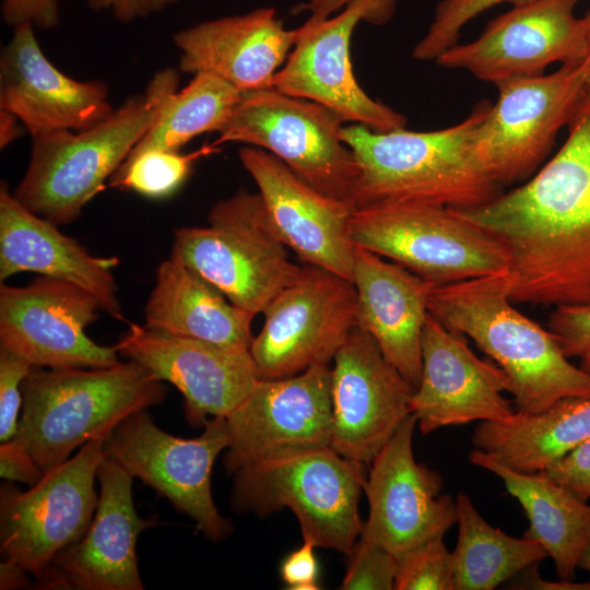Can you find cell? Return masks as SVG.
<instances>
[{
    "label": "cell",
    "mask_w": 590,
    "mask_h": 590,
    "mask_svg": "<svg viewBox=\"0 0 590 590\" xmlns=\"http://www.w3.org/2000/svg\"><path fill=\"white\" fill-rule=\"evenodd\" d=\"M458 541L452 553L455 590H492L547 555L538 542L492 527L472 499L456 497Z\"/></svg>",
    "instance_id": "cell-31"
},
{
    "label": "cell",
    "mask_w": 590,
    "mask_h": 590,
    "mask_svg": "<svg viewBox=\"0 0 590 590\" xmlns=\"http://www.w3.org/2000/svg\"><path fill=\"white\" fill-rule=\"evenodd\" d=\"M586 93L590 95V46L587 57Z\"/></svg>",
    "instance_id": "cell-49"
},
{
    "label": "cell",
    "mask_w": 590,
    "mask_h": 590,
    "mask_svg": "<svg viewBox=\"0 0 590 590\" xmlns=\"http://www.w3.org/2000/svg\"><path fill=\"white\" fill-rule=\"evenodd\" d=\"M225 418L229 445L223 462L231 474L260 461L331 446V364L259 379Z\"/></svg>",
    "instance_id": "cell-16"
},
{
    "label": "cell",
    "mask_w": 590,
    "mask_h": 590,
    "mask_svg": "<svg viewBox=\"0 0 590 590\" xmlns=\"http://www.w3.org/2000/svg\"><path fill=\"white\" fill-rule=\"evenodd\" d=\"M581 368L590 374V352L582 355L581 357Z\"/></svg>",
    "instance_id": "cell-50"
},
{
    "label": "cell",
    "mask_w": 590,
    "mask_h": 590,
    "mask_svg": "<svg viewBox=\"0 0 590 590\" xmlns=\"http://www.w3.org/2000/svg\"><path fill=\"white\" fill-rule=\"evenodd\" d=\"M238 156L285 246L304 264L320 267L353 282L351 204L320 192L260 148L243 146Z\"/></svg>",
    "instance_id": "cell-23"
},
{
    "label": "cell",
    "mask_w": 590,
    "mask_h": 590,
    "mask_svg": "<svg viewBox=\"0 0 590 590\" xmlns=\"http://www.w3.org/2000/svg\"><path fill=\"white\" fill-rule=\"evenodd\" d=\"M105 437L83 445L25 492L1 486L2 562L37 578L60 551L82 539L98 503L94 482Z\"/></svg>",
    "instance_id": "cell-12"
},
{
    "label": "cell",
    "mask_w": 590,
    "mask_h": 590,
    "mask_svg": "<svg viewBox=\"0 0 590 590\" xmlns=\"http://www.w3.org/2000/svg\"><path fill=\"white\" fill-rule=\"evenodd\" d=\"M92 9L107 11L122 23L163 12L179 0H84Z\"/></svg>",
    "instance_id": "cell-43"
},
{
    "label": "cell",
    "mask_w": 590,
    "mask_h": 590,
    "mask_svg": "<svg viewBox=\"0 0 590 590\" xmlns=\"http://www.w3.org/2000/svg\"><path fill=\"white\" fill-rule=\"evenodd\" d=\"M204 227L175 229L170 256L256 316L302 267L291 261L259 193L238 190L217 201Z\"/></svg>",
    "instance_id": "cell-7"
},
{
    "label": "cell",
    "mask_w": 590,
    "mask_h": 590,
    "mask_svg": "<svg viewBox=\"0 0 590 590\" xmlns=\"http://www.w3.org/2000/svg\"><path fill=\"white\" fill-rule=\"evenodd\" d=\"M587 59L563 64L550 74L510 78L495 83L474 137V153L500 187L524 180L552 149L586 95Z\"/></svg>",
    "instance_id": "cell-10"
},
{
    "label": "cell",
    "mask_w": 590,
    "mask_h": 590,
    "mask_svg": "<svg viewBox=\"0 0 590 590\" xmlns=\"http://www.w3.org/2000/svg\"><path fill=\"white\" fill-rule=\"evenodd\" d=\"M344 122L321 104L269 87L241 93L213 144L260 148L320 192L351 204L357 164L341 139Z\"/></svg>",
    "instance_id": "cell-9"
},
{
    "label": "cell",
    "mask_w": 590,
    "mask_h": 590,
    "mask_svg": "<svg viewBox=\"0 0 590 590\" xmlns=\"http://www.w3.org/2000/svg\"><path fill=\"white\" fill-rule=\"evenodd\" d=\"M0 475L7 481L33 486L43 477L44 472L28 451L11 439L0 446Z\"/></svg>",
    "instance_id": "cell-42"
},
{
    "label": "cell",
    "mask_w": 590,
    "mask_h": 590,
    "mask_svg": "<svg viewBox=\"0 0 590 590\" xmlns=\"http://www.w3.org/2000/svg\"><path fill=\"white\" fill-rule=\"evenodd\" d=\"M534 0H441L425 36L416 44L412 56L416 60H436L440 54L458 43L460 31L485 10L510 2L515 7Z\"/></svg>",
    "instance_id": "cell-35"
},
{
    "label": "cell",
    "mask_w": 590,
    "mask_h": 590,
    "mask_svg": "<svg viewBox=\"0 0 590 590\" xmlns=\"http://www.w3.org/2000/svg\"><path fill=\"white\" fill-rule=\"evenodd\" d=\"M547 329L567 357L590 352V304L554 307Z\"/></svg>",
    "instance_id": "cell-38"
},
{
    "label": "cell",
    "mask_w": 590,
    "mask_h": 590,
    "mask_svg": "<svg viewBox=\"0 0 590 590\" xmlns=\"http://www.w3.org/2000/svg\"><path fill=\"white\" fill-rule=\"evenodd\" d=\"M228 445L225 417L208 420L200 436L187 439L162 430L140 410L107 434L104 453L189 516L205 538L219 542L232 533L233 523L213 502L211 471Z\"/></svg>",
    "instance_id": "cell-11"
},
{
    "label": "cell",
    "mask_w": 590,
    "mask_h": 590,
    "mask_svg": "<svg viewBox=\"0 0 590 590\" xmlns=\"http://www.w3.org/2000/svg\"><path fill=\"white\" fill-rule=\"evenodd\" d=\"M505 391L510 392L505 371L479 358L465 337L428 312L422 334L421 380L410 400L421 433L505 420L515 412Z\"/></svg>",
    "instance_id": "cell-22"
},
{
    "label": "cell",
    "mask_w": 590,
    "mask_h": 590,
    "mask_svg": "<svg viewBox=\"0 0 590 590\" xmlns=\"http://www.w3.org/2000/svg\"><path fill=\"white\" fill-rule=\"evenodd\" d=\"M117 257H96L58 225L33 213L0 186V280L36 272L74 284L92 295L102 310L125 320L113 273Z\"/></svg>",
    "instance_id": "cell-26"
},
{
    "label": "cell",
    "mask_w": 590,
    "mask_h": 590,
    "mask_svg": "<svg viewBox=\"0 0 590 590\" xmlns=\"http://www.w3.org/2000/svg\"><path fill=\"white\" fill-rule=\"evenodd\" d=\"M506 273L435 285L428 310L505 371L518 411L538 413L566 398L589 397L590 374L568 361L548 329L512 305Z\"/></svg>",
    "instance_id": "cell-3"
},
{
    "label": "cell",
    "mask_w": 590,
    "mask_h": 590,
    "mask_svg": "<svg viewBox=\"0 0 590 590\" xmlns=\"http://www.w3.org/2000/svg\"><path fill=\"white\" fill-rule=\"evenodd\" d=\"M365 465L331 446L260 461L233 474L231 505L260 517L288 508L303 539L346 555L364 523L358 502Z\"/></svg>",
    "instance_id": "cell-6"
},
{
    "label": "cell",
    "mask_w": 590,
    "mask_h": 590,
    "mask_svg": "<svg viewBox=\"0 0 590 590\" xmlns=\"http://www.w3.org/2000/svg\"><path fill=\"white\" fill-rule=\"evenodd\" d=\"M349 0H312L315 7L323 13L330 14Z\"/></svg>",
    "instance_id": "cell-47"
},
{
    "label": "cell",
    "mask_w": 590,
    "mask_h": 590,
    "mask_svg": "<svg viewBox=\"0 0 590 590\" xmlns=\"http://www.w3.org/2000/svg\"><path fill=\"white\" fill-rule=\"evenodd\" d=\"M578 567H581V568L590 571V544L588 545V547L582 553V555L580 557V560H579V564H578Z\"/></svg>",
    "instance_id": "cell-48"
},
{
    "label": "cell",
    "mask_w": 590,
    "mask_h": 590,
    "mask_svg": "<svg viewBox=\"0 0 590 590\" xmlns=\"http://www.w3.org/2000/svg\"><path fill=\"white\" fill-rule=\"evenodd\" d=\"M166 391L131 359L104 368L34 367L22 384L23 412L12 439L45 473L129 415L162 403Z\"/></svg>",
    "instance_id": "cell-5"
},
{
    "label": "cell",
    "mask_w": 590,
    "mask_h": 590,
    "mask_svg": "<svg viewBox=\"0 0 590 590\" xmlns=\"http://www.w3.org/2000/svg\"><path fill=\"white\" fill-rule=\"evenodd\" d=\"M102 309L87 291L42 276L24 286L1 284L0 349L33 367L104 368L118 364L114 346L99 345L85 333Z\"/></svg>",
    "instance_id": "cell-17"
},
{
    "label": "cell",
    "mask_w": 590,
    "mask_h": 590,
    "mask_svg": "<svg viewBox=\"0 0 590 590\" xmlns=\"http://www.w3.org/2000/svg\"><path fill=\"white\" fill-rule=\"evenodd\" d=\"M397 590H455L452 553L444 535L436 536L398 559Z\"/></svg>",
    "instance_id": "cell-34"
},
{
    "label": "cell",
    "mask_w": 590,
    "mask_h": 590,
    "mask_svg": "<svg viewBox=\"0 0 590 590\" xmlns=\"http://www.w3.org/2000/svg\"><path fill=\"white\" fill-rule=\"evenodd\" d=\"M215 151L213 143L188 154L166 150L145 151L128 157L113 175L110 185L151 199L167 198L185 182L198 158Z\"/></svg>",
    "instance_id": "cell-33"
},
{
    "label": "cell",
    "mask_w": 590,
    "mask_h": 590,
    "mask_svg": "<svg viewBox=\"0 0 590 590\" xmlns=\"http://www.w3.org/2000/svg\"><path fill=\"white\" fill-rule=\"evenodd\" d=\"M538 564L529 567V571L526 573L522 578L516 582L515 588L521 589H558V590H590V582L573 583L570 581L560 580V582H548L540 578L536 573Z\"/></svg>",
    "instance_id": "cell-44"
},
{
    "label": "cell",
    "mask_w": 590,
    "mask_h": 590,
    "mask_svg": "<svg viewBox=\"0 0 590 590\" xmlns=\"http://www.w3.org/2000/svg\"><path fill=\"white\" fill-rule=\"evenodd\" d=\"M262 314L263 326L249 347L259 378L291 377L332 363L358 326L357 293L351 281L304 264Z\"/></svg>",
    "instance_id": "cell-13"
},
{
    "label": "cell",
    "mask_w": 590,
    "mask_h": 590,
    "mask_svg": "<svg viewBox=\"0 0 590 590\" xmlns=\"http://www.w3.org/2000/svg\"><path fill=\"white\" fill-rule=\"evenodd\" d=\"M590 438V396L559 400L538 413L515 411L502 421L481 422L472 434L475 449L505 467L544 471Z\"/></svg>",
    "instance_id": "cell-30"
},
{
    "label": "cell",
    "mask_w": 590,
    "mask_h": 590,
    "mask_svg": "<svg viewBox=\"0 0 590 590\" xmlns=\"http://www.w3.org/2000/svg\"><path fill=\"white\" fill-rule=\"evenodd\" d=\"M97 507L82 539L60 551L36 578L39 589L142 590L137 558L140 533L157 524L132 499L133 476L104 458L97 470Z\"/></svg>",
    "instance_id": "cell-21"
},
{
    "label": "cell",
    "mask_w": 590,
    "mask_h": 590,
    "mask_svg": "<svg viewBox=\"0 0 590 590\" xmlns=\"http://www.w3.org/2000/svg\"><path fill=\"white\" fill-rule=\"evenodd\" d=\"M541 472L580 500L587 502L590 498V438Z\"/></svg>",
    "instance_id": "cell-39"
},
{
    "label": "cell",
    "mask_w": 590,
    "mask_h": 590,
    "mask_svg": "<svg viewBox=\"0 0 590 590\" xmlns=\"http://www.w3.org/2000/svg\"><path fill=\"white\" fill-rule=\"evenodd\" d=\"M558 152L528 181L489 202L452 209L508 256L514 303L590 304V95Z\"/></svg>",
    "instance_id": "cell-1"
},
{
    "label": "cell",
    "mask_w": 590,
    "mask_h": 590,
    "mask_svg": "<svg viewBox=\"0 0 590 590\" xmlns=\"http://www.w3.org/2000/svg\"><path fill=\"white\" fill-rule=\"evenodd\" d=\"M349 235L354 246L391 260L434 285L508 270L504 247L450 208L356 209L350 216Z\"/></svg>",
    "instance_id": "cell-8"
},
{
    "label": "cell",
    "mask_w": 590,
    "mask_h": 590,
    "mask_svg": "<svg viewBox=\"0 0 590 590\" xmlns=\"http://www.w3.org/2000/svg\"><path fill=\"white\" fill-rule=\"evenodd\" d=\"M253 317L172 256L157 267L144 306L149 328L231 347H250Z\"/></svg>",
    "instance_id": "cell-28"
},
{
    "label": "cell",
    "mask_w": 590,
    "mask_h": 590,
    "mask_svg": "<svg viewBox=\"0 0 590 590\" xmlns=\"http://www.w3.org/2000/svg\"><path fill=\"white\" fill-rule=\"evenodd\" d=\"M179 73L156 72L144 92L81 131L32 137L31 158L13 194L33 213L66 225L119 169L178 91Z\"/></svg>",
    "instance_id": "cell-4"
},
{
    "label": "cell",
    "mask_w": 590,
    "mask_h": 590,
    "mask_svg": "<svg viewBox=\"0 0 590 590\" xmlns=\"http://www.w3.org/2000/svg\"><path fill=\"white\" fill-rule=\"evenodd\" d=\"M417 420L408 415L371 460L364 483L369 512L359 536L397 559L457 523L456 499L441 494L440 474L415 461Z\"/></svg>",
    "instance_id": "cell-18"
},
{
    "label": "cell",
    "mask_w": 590,
    "mask_h": 590,
    "mask_svg": "<svg viewBox=\"0 0 590 590\" xmlns=\"http://www.w3.org/2000/svg\"><path fill=\"white\" fill-rule=\"evenodd\" d=\"M581 1L534 0L516 5L492 20L476 39L452 45L436 61L494 84L543 74L555 62H583L590 46V11L582 17L575 15Z\"/></svg>",
    "instance_id": "cell-15"
},
{
    "label": "cell",
    "mask_w": 590,
    "mask_h": 590,
    "mask_svg": "<svg viewBox=\"0 0 590 590\" xmlns=\"http://www.w3.org/2000/svg\"><path fill=\"white\" fill-rule=\"evenodd\" d=\"M310 540L303 539V544L288 554L281 565L283 581L294 590H317L319 565Z\"/></svg>",
    "instance_id": "cell-41"
},
{
    "label": "cell",
    "mask_w": 590,
    "mask_h": 590,
    "mask_svg": "<svg viewBox=\"0 0 590 590\" xmlns=\"http://www.w3.org/2000/svg\"><path fill=\"white\" fill-rule=\"evenodd\" d=\"M34 367L14 353L0 349V440L17 433V414L23 404L22 384Z\"/></svg>",
    "instance_id": "cell-37"
},
{
    "label": "cell",
    "mask_w": 590,
    "mask_h": 590,
    "mask_svg": "<svg viewBox=\"0 0 590 590\" xmlns=\"http://www.w3.org/2000/svg\"><path fill=\"white\" fill-rule=\"evenodd\" d=\"M345 5L335 16L311 15L296 28L293 50L276 72L273 87L321 104L344 121L378 132L403 128L405 116L373 99L359 86L350 55L351 37L359 21L388 20L394 0H349Z\"/></svg>",
    "instance_id": "cell-14"
},
{
    "label": "cell",
    "mask_w": 590,
    "mask_h": 590,
    "mask_svg": "<svg viewBox=\"0 0 590 590\" xmlns=\"http://www.w3.org/2000/svg\"><path fill=\"white\" fill-rule=\"evenodd\" d=\"M488 103L479 104L458 125L435 131L405 127L378 132L343 126L341 139L352 150L357 178L353 210L382 205L474 208L498 197L500 186L474 153V137Z\"/></svg>",
    "instance_id": "cell-2"
},
{
    "label": "cell",
    "mask_w": 590,
    "mask_h": 590,
    "mask_svg": "<svg viewBox=\"0 0 590 590\" xmlns=\"http://www.w3.org/2000/svg\"><path fill=\"white\" fill-rule=\"evenodd\" d=\"M358 326L415 390L422 374V334L435 286L404 267L355 246L353 282Z\"/></svg>",
    "instance_id": "cell-27"
},
{
    "label": "cell",
    "mask_w": 590,
    "mask_h": 590,
    "mask_svg": "<svg viewBox=\"0 0 590 590\" xmlns=\"http://www.w3.org/2000/svg\"><path fill=\"white\" fill-rule=\"evenodd\" d=\"M413 392L373 337L355 327L331 363V447L350 460L370 463L411 414Z\"/></svg>",
    "instance_id": "cell-19"
},
{
    "label": "cell",
    "mask_w": 590,
    "mask_h": 590,
    "mask_svg": "<svg viewBox=\"0 0 590 590\" xmlns=\"http://www.w3.org/2000/svg\"><path fill=\"white\" fill-rule=\"evenodd\" d=\"M30 585L31 581L27 577V573L9 563L1 560L0 588L2 590L26 588Z\"/></svg>",
    "instance_id": "cell-45"
},
{
    "label": "cell",
    "mask_w": 590,
    "mask_h": 590,
    "mask_svg": "<svg viewBox=\"0 0 590 590\" xmlns=\"http://www.w3.org/2000/svg\"><path fill=\"white\" fill-rule=\"evenodd\" d=\"M115 347L156 379L175 386L184 396L187 421L194 427L204 426L209 416L226 417L260 379L249 349L219 345L138 323H129Z\"/></svg>",
    "instance_id": "cell-20"
},
{
    "label": "cell",
    "mask_w": 590,
    "mask_h": 590,
    "mask_svg": "<svg viewBox=\"0 0 590 590\" xmlns=\"http://www.w3.org/2000/svg\"><path fill=\"white\" fill-rule=\"evenodd\" d=\"M346 556L349 560L340 589H394L398 559L387 550L358 536Z\"/></svg>",
    "instance_id": "cell-36"
},
{
    "label": "cell",
    "mask_w": 590,
    "mask_h": 590,
    "mask_svg": "<svg viewBox=\"0 0 590 590\" xmlns=\"http://www.w3.org/2000/svg\"><path fill=\"white\" fill-rule=\"evenodd\" d=\"M19 118L9 110L0 108V148H7L11 142L16 140L22 129Z\"/></svg>",
    "instance_id": "cell-46"
},
{
    "label": "cell",
    "mask_w": 590,
    "mask_h": 590,
    "mask_svg": "<svg viewBox=\"0 0 590 590\" xmlns=\"http://www.w3.org/2000/svg\"><path fill=\"white\" fill-rule=\"evenodd\" d=\"M241 92L220 76L200 72L177 91L128 157L151 150L179 151L204 132H219L231 117ZM127 157V158H128Z\"/></svg>",
    "instance_id": "cell-32"
},
{
    "label": "cell",
    "mask_w": 590,
    "mask_h": 590,
    "mask_svg": "<svg viewBox=\"0 0 590 590\" xmlns=\"http://www.w3.org/2000/svg\"><path fill=\"white\" fill-rule=\"evenodd\" d=\"M60 0H3L2 20L10 26L28 23L34 27L50 30L59 23Z\"/></svg>",
    "instance_id": "cell-40"
},
{
    "label": "cell",
    "mask_w": 590,
    "mask_h": 590,
    "mask_svg": "<svg viewBox=\"0 0 590 590\" xmlns=\"http://www.w3.org/2000/svg\"><path fill=\"white\" fill-rule=\"evenodd\" d=\"M0 108L15 115L31 138L81 131L114 110L107 85L61 72L47 59L28 23L14 27L1 52Z\"/></svg>",
    "instance_id": "cell-24"
},
{
    "label": "cell",
    "mask_w": 590,
    "mask_h": 590,
    "mask_svg": "<svg viewBox=\"0 0 590 590\" xmlns=\"http://www.w3.org/2000/svg\"><path fill=\"white\" fill-rule=\"evenodd\" d=\"M297 36L272 8L204 21L174 34L179 69L220 76L241 93L273 87Z\"/></svg>",
    "instance_id": "cell-25"
},
{
    "label": "cell",
    "mask_w": 590,
    "mask_h": 590,
    "mask_svg": "<svg viewBox=\"0 0 590 590\" xmlns=\"http://www.w3.org/2000/svg\"><path fill=\"white\" fill-rule=\"evenodd\" d=\"M470 461L503 481L529 519L530 526L523 538L541 544L552 557L560 580L570 581L590 544V505L542 472L511 470L479 449L471 451Z\"/></svg>",
    "instance_id": "cell-29"
}]
</instances>
